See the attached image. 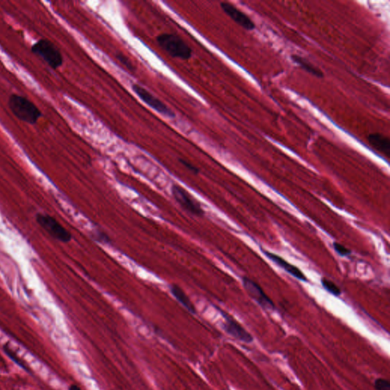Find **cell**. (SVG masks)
Returning a JSON list of instances; mask_svg holds the SVG:
<instances>
[{"label":"cell","instance_id":"obj_14","mask_svg":"<svg viewBox=\"0 0 390 390\" xmlns=\"http://www.w3.org/2000/svg\"><path fill=\"white\" fill-rule=\"evenodd\" d=\"M2 349H3L5 354H6L14 363H15L18 367L23 369L24 371H26L27 373H29V374L30 373H32L31 372V369L28 367V364H27L17 354V353L15 352L13 349L12 348V347L10 346L9 343H5L3 346H2Z\"/></svg>","mask_w":390,"mask_h":390},{"label":"cell","instance_id":"obj_11","mask_svg":"<svg viewBox=\"0 0 390 390\" xmlns=\"http://www.w3.org/2000/svg\"><path fill=\"white\" fill-rule=\"evenodd\" d=\"M368 140L373 148L384 153L387 157L390 156V140L388 137L383 135L381 133H371L368 137Z\"/></svg>","mask_w":390,"mask_h":390},{"label":"cell","instance_id":"obj_19","mask_svg":"<svg viewBox=\"0 0 390 390\" xmlns=\"http://www.w3.org/2000/svg\"><path fill=\"white\" fill-rule=\"evenodd\" d=\"M180 163L184 166L185 168H188L189 171H191V172L194 173V174H198L199 172V169L198 168H197L195 166L193 165L192 163H189V162L185 160H179Z\"/></svg>","mask_w":390,"mask_h":390},{"label":"cell","instance_id":"obj_3","mask_svg":"<svg viewBox=\"0 0 390 390\" xmlns=\"http://www.w3.org/2000/svg\"><path fill=\"white\" fill-rule=\"evenodd\" d=\"M157 42L159 46L172 57L187 60L192 56V49L178 35L161 34L157 36Z\"/></svg>","mask_w":390,"mask_h":390},{"label":"cell","instance_id":"obj_13","mask_svg":"<svg viewBox=\"0 0 390 390\" xmlns=\"http://www.w3.org/2000/svg\"><path fill=\"white\" fill-rule=\"evenodd\" d=\"M291 59H293V62L296 63V64L300 66L302 69H304L307 73L316 76V77L321 78L323 76V73L320 70L319 68L316 66H313L311 63H310L307 59L305 58L301 57L298 55H292Z\"/></svg>","mask_w":390,"mask_h":390},{"label":"cell","instance_id":"obj_15","mask_svg":"<svg viewBox=\"0 0 390 390\" xmlns=\"http://www.w3.org/2000/svg\"><path fill=\"white\" fill-rule=\"evenodd\" d=\"M321 283L323 287H324L328 292H330V293H332V294L335 296H338L341 295V289H340L339 286H337L334 282L329 280V279L323 278L321 280Z\"/></svg>","mask_w":390,"mask_h":390},{"label":"cell","instance_id":"obj_5","mask_svg":"<svg viewBox=\"0 0 390 390\" xmlns=\"http://www.w3.org/2000/svg\"><path fill=\"white\" fill-rule=\"evenodd\" d=\"M171 194L174 200L184 211L194 216L201 217L204 215V210L201 208V204L186 190L178 184H174L171 187Z\"/></svg>","mask_w":390,"mask_h":390},{"label":"cell","instance_id":"obj_20","mask_svg":"<svg viewBox=\"0 0 390 390\" xmlns=\"http://www.w3.org/2000/svg\"><path fill=\"white\" fill-rule=\"evenodd\" d=\"M95 235H96V236H97L98 240L100 241V242H103V240H104L105 242H107L109 241L107 235L106 234L102 233V232H99L98 233L95 234Z\"/></svg>","mask_w":390,"mask_h":390},{"label":"cell","instance_id":"obj_2","mask_svg":"<svg viewBox=\"0 0 390 390\" xmlns=\"http://www.w3.org/2000/svg\"><path fill=\"white\" fill-rule=\"evenodd\" d=\"M31 51L41 58L51 69H57L63 66L64 59L59 48L54 42L47 38L38 40L32 45Z\"/></svg>","mask_w":390,"mask_h":390},{"label":"cell","instance_id":"obj_10","mask_svg":"<svg viewBox=\"0 0 390 390\" xmlns=\"http://www.w3.org/2000/svg\"><path fill=\"white\" fill-rule=\"evenodd\" d=\"M262 251L266 255L267 257L269 258L272 262H275V264L280 267L285 272L294 277L295 279H298L301 281H307V278H306V275L297 267L289 263L287 261L285 260L284 259L280 257L279 255H276V254L272 253V252H269V251L264 250V249H262Z\"/></svg>","mask_w":390,"mask_h":390},{"label":"cell","instance_id":"obj_4","mask_svg":"<svg viewBox=\"0 0 390 390\" xmlns=\"http://www.w3.org/2000/svg\"><path fill=\"white\" fill-rule=\"evenodd\" d=\"M36 219L38 224L54 239L62 242H69L72 239L70 232L53 217L39 214Z\"/></svg>","mask_w":390,"mask_h":390},{"label":"cell","instance_id":"obj_8","mask_svg":"<svg viewBox=\"0 0 390 390\" xmlns=\"http://www.w3.org/2000/svg\"><path fill=\"white\" fill-rule=\"evenodd\" d=\"M224 318V323H223V328L225 333L233 337L235 339L242 341V342L252 343L253 341V337L250 333L245 330L236 320H234L232 316H229L225 312H222Z\"/></svg>","mask_w":390,"mask_h":390},{"label":"cell","instance_id":"obj_12","mask_svg":"<svg viewBox=\"0 0 390 390\" xmlns=\"http://www.w3.org/2000/svg\"><path fill=\"white\" fill-rule=\"evenodd\" d=\"M170 290H171L173 296H174V298L176 299L190 313H193V314L196 313L195 306H194L189 297L187 296L186 293H184L181 287L176 284H171L170 286Z\"/></svg>","mask_w":390,"mask_h":390},{"label":"cell","instance_id":"obj_9","mask_svg":"<svg viewBox=\"0 0 390 390\" xmlns=\"http://www.w3.org/2000/svg\"><path fill=\"white\" fill-rule=\"evenodd\" d=\"M221 7L223 11L225 12L229 18H232L235 23L242 26L248 31L255 29V25L249 17L245 15L244 12L236 8L235 5L229 2H221Z\"/></svg>","mask_w":390,"mask_h":390},{"label":"cell","instance_id":"obj_7","mask_svg":"<svg viewBox=\"0 0 390 390\" xmlns=\"http://www.w3.org/2000/svg\"><path fill=\"white\" fill-rule=\"evenodd\" d=\"M244 288L249 293V296L255 300L261 307L267 310H274L275 309V303L270 297L264 291L260 285L252 279L244 277L242 279Z\"/></svg>","mask_w":390,"mask_h":390},{"label":"cell","instance_id":"obj_16","mask_svg":"<svg viewBox=\"0 0 390 390\" xmlns=\"http://www.w3.org/2000/svg\"><path fill=\"white\" fill-rule=\"evenodd\" d=\"M116 57L118 59L119 62H120L122 65H124V66H125L128 70H130V72H135L136 66L133 64L131 60H130L126 55H124V54L119 52V53L116 54Z\"/></svg>","mask_w":390,"mask_h":390},{"label":"cell","instance_id":"obj_18","mask_svg":"<svg viewBox=\"0 0 390 390\" xmlns=\"http://www.w3.org/2000/svg\"><path fill=\"white\" fill-rule=\"evenodd\" d=\"M333 246H334V249L336 251V252H337L338 255H341V256H347V255L351 253L350 249L344 247V245L338 243V242H334V243H333Z\"/></svg>","mask_w":390,"mask_h":390},{"label":"cell","instance_id":"obj_1","mask_svg":"<svg viewBox=\"0 0 390 390\" xmlns=\"http://www.w3.org/2000/svg\"><path fill=\"white\" fill-rule=\"evenodd\" d=\"M8 106L16 118L26 124L34 125L42 117V111L28 98L13 93L8 97Z\"/></svg>","mask_w":390,"mask_h":390},{"label":"cell","instance_id":"obj_17","mask_svg":"<svg viewBox=\"0 0 390 390\" xmlns=\"http://www.w3.org/2000/svg\"><path fill=\"white\" fill-rule=\"evenodd\" d=\"M376 390H390V383L386 379H377L374 383Z\"/></svg>","mask_w":390,"mask_h":390},{"label":"cell","instance_id":"obj_6","mask_svg":"<svg viewBox=\"0 0 390 390\" xmlns=\"http://www.w3.org/2000/svg\"><path fill=\"white\" fill-rule=\"evenodd\" d=\"M132 89L143 102H145L146 104L152 108L153 110L157 111L160 114L170 118H174L175 117V113L169 107L160 100L158 98L153 96L151 92H149L145 88L142 87L140 85L133 84L132 86Z\"/></svg>","mask_w":390,"mask_h":390},{"label":"cell","instance_id":"obj_21","mask_svg":"<svg viewBox=\"0 0 390 390\" xmlns=\"http://www.w3.org/2000/svg\"><path fill=\"white\" fill-rule=\"evenodd\" d=\"M69 390H82V389L78 387L76 384H72V385L69 386Z\"/></svg>","mask_w":390,"mask_h":390}]
</instances>
